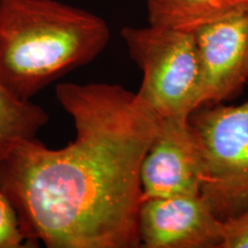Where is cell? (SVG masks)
<instances>
[{
    "instance_id": "6da1fadb",
    "label": "cell",
    "mask_w": 248,
    "mask_h": 248,
    "mask_svg": "<svg viewBox=\"0 0 248 248\" xmlns=\"http://www.w3.org/2000/svg\"><path fill=\"white\" fill-rule=\"evenodd\" d=\"M55 94L75 139L58 150L24 140L0 162L28 247H141L140 169L160 117L119 84L61 83Z\"/></svg>"
},
{
    "instance_id": "7a4b0ae2",
    "label": "cell",
    "mask_w": 248,
    "mask_h": 248,
    "mask_svg": "<svg viewBox=\"0 0 248 248\" xmlns=\"http://www.w3.org/2000/svg\"><path fill=\"white\" fill-rule=\"evenodd\" d=\"M110 35L104 18L59 0H0V80L30 100L95 60Z\"/></svg>"
},
{
    "instance_id": "3957f363",
    "label": "cell",
    "mask_w": 248,
    "mask_h": 248,
    "mask_svg": "<svg viewBox=\"0 0 248 248\" xmlns=\"http://www.w3.org/2000/svg\"><path fill=\"white\" fill-rule=\"evenodd\" d=\"M121 36L140 69L137 95L160 119L188 117L199 105L201 67L193 32L124 27Z\"/></svg>"
},
{
    "instance_id": "277c9868",
    "label": "cell",
    "mask_w": 248,
    "mask_h": 248,
    "mask_svg": "<svg viewBox=\"0 0 248 248\" xmlns=\"http://www.w3.org/2000/svg\"><path fill=\"white\" fill-rule=\"evenodd\" d=\"M188 122L203 161L200 194L223 222L248 207V100L203 105Z\"/></svg>"
},
{
    "instance_id": "5b68a950",
    "label": "cell",
    "mask_w": 248,
    "mask_h": 248,
    "mask_svg": "<svg viewBox=\"0 0 248 248\" xmlns=\"http://www.w3.org/2000/svg\"><path fill=\"white\" fill-rule=\"evenodd\" d=\"M193 35L201 67L198 107L240 97L248 82V8L207 24Z\"/></svg>"
},
{
    "instance_id": "8992f818",
    "label": "cell",
    "mask_w": 248,
    "mask_h": 248,
    "mask_svg": "<svg viewBox=\"0 0 248 248\" xmlns=\"http://www.w3.org/2000/svg\"><path fill=\"white\" fill-rule=\"evenodd\" d=\"M203 161L188 117L160 119L140 169L144 199L200 195Z\"/></svg>"
},
{
    "instance_id": "52a82bcc",
    "label": "cell",
    "mask_w": 248,
    "mask_h": 248,
    "mask_svg": "<svg viewBox=\"0 0 248 248\" xmlns=\"http://www.w3.org/2000/svg\"><path fill=\"white\" fill-rule=\"evenodd\" d=\"M139 235L145 248H221L223 223L200 195L144 199Z\"/></svg>"
},
{
    "instance_id": "ba28073f",
    "label": "cell",
    "mask_w": 248,
    "mask_h": 248,
    "mask_svg": "<svg viewBox=\"0 0 248 248\" xmlns=\"http://www.w3.org/2000/svg\"><path fill=\"white\" fill-rule=\"evenodd\" d=\"M148 24L194 32L248 8V0H145Z\"/></svg>"
},
{
    "instance_id": "9c48e42d",
    "label": "cell",
    "mask_w": 248,
    "mask_h": 248,
    "mask_svg": "<svg viewBox=\"0 0 248 248\" xmlns=\"http://www.w3.org/2000/svg\"><path fill=\"white\" fill-rule=\"evenodd\" d=\"M47 122L42 107L15 97L0 80V162L18 144L36 138Z\"/></svg>"
},
{
    "instance_id": "30bf717a",
    "label": "cell",
    "mask_w": 248,
    "mask_h": 248,
    "mask_svg": "<svg viewBox=\"0 0 248 248\" xmlns=\"http://www.w3.org/2000/svg\"><path fill=\"white\" fill-rule=\"evenodd\" d=\"M28 247L20 228L17 213L4 192L0 191V248Z\"/></svg>"
},
{
    "instance_id": "8fae6325",
    "label": "cell",
    "mask_w": 248,
    "mask_h": 248,
    "mask_svg": "<svg viewBox=\"0 0 248 248\" xmlns=\"http://www.w3.org/2000/svg\"><path fill=\"white\" fill-rule=\"evenodd\" d=\"M222 223L221 248H248V207L240 214Z\"/></svg>"
}]
</instances>
